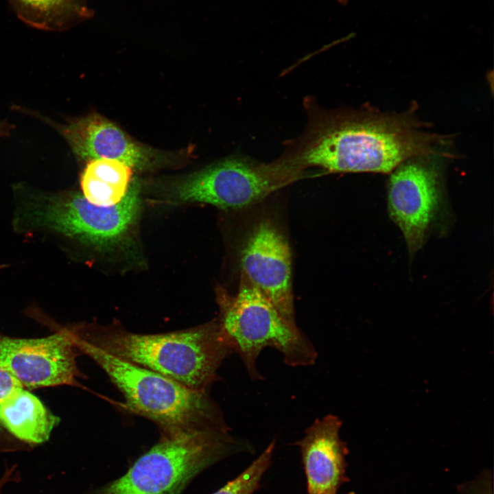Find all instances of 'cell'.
I'll use <instances>...</instances> for the list:
<instances>
[{
	"mask_svg": "<svg viewBox=\"0 0 494 494\" xmlns=\"http://www.w3.org/2000/svg\"><path fill=\"white\" fill-rule=\"evenodd\" d=\"M438 137L418 130L410 117L369 112L332 115L289 161L301 169L391 173L405 161L435 156Z\"/></svg>",
	"mask_w": 494,
	"mask_h": 494,
	"instance_id": "cell-1",
	"label": "cell"
},
{
	"mask_svg": "<svg viewBox=\"0 0 494 494\" xmlns=\"http://www.w3.org/2000/svg\"><path fill=\"white\" fill-rule=\"evenodd\" d=\"M80 339L116 357L207 390L222 362L233 353L218 320L185 330L144 334L121 328L71 327Z\"/></svg>",
	"mask_w": 494,
	"mask_h": 494,
	"instance_id": "cell-2",
	"label": "cell"
},
{
	"mask_svg": "<svg viewBox=\"0 0 494 494\" xmlns=\"http://www.w3.org/2000/svg\"><path fill=\"white\" fill-rule=\"evenodd\" d=\"M78 351L105 372L132 412L156 423L162 434L198 428L230 430L207 390H197L156 372L116 357L78 338L69 328Z\"/></svg>",
	"mask_w": 494,
	"mask_h": 494,
	"instance_id": "cell-3",
	"label": "cell"
},
{
	"mask_svg": "<svg viewBox=\"0 0 494 494\" xmlns=\"http://www.w3.org/2000/svg\"><path fill=\"white\" fill-rule=\"evenodd\" d=\"M217 320L222 336L242 360L254 380L262 379L256 362L261 351L272 347L291 366L313 364L317 351L298 328L287 321L274 305L242 272L235 296L220 291Z\"/></svg>",
	"mask_w": 494,
	"mask_h": 494,
	"instance_id": "cell-4",
	"label": "cell"
},
{
	"mask_svg": "<svg viewBox=\"0 0 494 494\" xmlns=\"http://www.w3.org/2000/svg\"><path fill=\"white\" fill-rule=\"evenodd\" d=\"M230 430L198 428L162 434L120 478L99 494H178L197 473L216 461L247 450Z\"/></svg>",
	"mask_w": 494,
	"mask_h": 494,
	"instance_id": "cell-5",
	"label": "cell"
},
{
	"mask_svg": "<svg viewBox=\"0 0 494 494\" xmlns=\"http://www.w3.org/2000/svg\"><path fill=\"white\" fill-rule=\"evenodd\" d=\"M301 176V171L285 161L266 165L233 157L186 178L176 187V198L180 202L239 209L257 203Z\"/></svg>",
	"mask_w": 494,
	"mask_h": 494,
	"instance_id": "cell-6",
	"label": "cell"
},
{
	"mask_svg": "<svg viewBox=\"0 0 494 494\" xmlns=\"http://www.w3.org/2000/svg\"><path fill=\"white\" fill-rule=\"evenodd\" d=\"M140 207L139 186L131 184L119 203L98 206L75 193L44 196L31 202L35 223L99 246L119 241L134 223Z\"/></svg>",
	"mask_w": 494,
	"mask_h": 494,
	"instance_id": "cell-7",
	"label": "cell"
},
{
	"mask_svg": "<svg viewBox=\"0 0 494 494\" xmlns=\"http://www.w3.org/2000/svg\"><path fill=\"white\" fill-rule=\"evenodd\" d=\"M432 158H409L390 173L389 213L402 231L410 253L423 246L439 203L440 175Z\"/></svg>",
	"mask_w": 494,
	"mask_h": 494,
	"instance_id": "cell-8",
	"label": "cell"
},
{
	"mask_svg": "<svg viewBox=\"0 0 494 494\" xmlns=\"http://www.w3.org/2000/svg\"><path fill=\"white\" fill-rule=\"evenodd\" d=\"M76 351L66 327L41 338L0 335V365L27 389L78 386Z\"/></svg>",
	"mask_w": 494,
	"mask_h": 494,
	"instance_id": "cell-9",
	"label": "cell"
},
{
	"mask_svg": "<svg viewBox=\"0 0 494 494\" xmlns=\"http://www.w3.org/2000/svg\"><path fill=\"white\" fill-rule=\"evenodd\" d=\"M242 272L289 322L296 325L288 241L270 220L257 223L241 250Z\"/></svg>",
	"mask_w": 494,
	"mask_h": 494,
	"instance_id": "cell-10",
	"label": "cell"
},
{
	"mask_svg": "<svg viewBox=\"0 0 494 494\" xmlns=\"http://www.w3.org/2000/svg\"><path fill=\"white\" fill-rule=\"evenodd\" d=\"M42 401L0 365V450L47 441L58 423Z\"/></svg>",
	"mask_w": 494,
	"mask_h": 494,
	"instance_id": "cell-11",
	"label": "cell"
},
{
	"mask_svg": "<svg viewBox=\"0 0 494 494\" xmlns=\"http://www.w3.org/2000/svg\"><path fill=\"white\" fill-rule=\"evenodd\" d=\"M48 124L65 139L73 154L88 161L108 158L121 161L132 168L148 166L153 154L149 149L132 140L113 122L96 113L68 120L65 124Z\"/></svg>",
	"mask_w": 494,
	"mask_h": 494,
	"instance_id": "cell-12",
	"label": "cell"
},
{
	"mask_svg": "<svg viewBox=\"0 0 494 494\" xmlns=\"http://www.w3.org/2000/svg\"><path fill=\"white\" fill-rule=\"evenodd\" d=\"M342 422L333 414L316 419L296 445L307 479V494H337L346 481L348 449L340 437Z\"/></svg>",
	"mask_w": 494,
	"mask_h": 494,
	"instance_id": "cell-13",
	"label": "cell"
},
{
	"mask_svg": "<svg viewBox=\"0 0 494 494\" xmlns=\"http://www.w3.org/2000/svg\"><path fill=\"white\" fill-rule=\"evenodd\" d=\"M23 23L38 29L62 32L92 15L86 0H8Z\"/></svg>",
	"mask_w": 494,
	"mask_h": 494,
	"instance_id": "cell-14",
	"label": "cell"
},
{
	"mask_svg": "<svg viewBox=\"0 0 494 494\" xmlns=\"http://www.w3.org/2000/svg\"><path fill=\"white\" fill-rule=\"evenodd\" d=\"M83 196L91 203L108 207L121 201L132 184V167L113 159L89 161L80 180Z\"/></svg>",
	"mask_w": 494,
	"mask_h": 494,
	"instance_id": "cell-15",
	"label": "cell"
},
{
	"mask_svg": "<svg viewBox=\"0 0 494 494\" xmlns=\"http://www.w3.org/2000/svg\"><path fill=\"white\" fill-rule=\"evenodd\" d=\"M274 449L273 440L242 473L213 494H252L271 464Z\"/></svg>",
	"mask_w": 494,
	"mask_h": 494,
	"instance_id": "cell-16",
	"label": "cell"
},
{
	"mask_svg": "<svg viewBox=\"0 0 494 494\" xmlns=\"http://www.w3.org/2000/svg\"><path fill=\"white\" fill-rule=\"evenodd\" d=\"M462 494H493L492 474L489 471L482 473L474 480L460 487Z\"/></svg>",
	"mask_w": 494,
	"mask_h": 494,
	"instance_id": "cell-17",
	"label": "cell"
},
{
	"mask_svg": "<svg viewBox=\"0 0 494 494\" xmlns=\"http://www.w3.org/2000/svg\"><path fill=\"white\" fill-rule=\"evenodd\" d=\"M16 467L10 468L6 467L4 473L0 477V494H2L3 486L9 482L16 480L17 472H16Z\"/></svg>",
	"mask_w": 494,
	"mask_h": 494,
	"instance_id": "cell-18",
	"label": "cell"
},
{
	"mask_svg": "<svg viewBox=\"0 0 494 494\" xmlns=\"http://www.w3.org/2000/svg\"><path fill=\"white\" fill-rule=\"evenodd\" d=\"M14 126L7 121H0V137L9 136Z\"/></svg>",
	"mask_w": 494,
	"mask_h": 494,
	"instance_id": "cell-19",
	"label": "cell"
},
{
	"mask_svg": "<svg viewBox=\"0 0 494 494\" xmlns=\"http://www.w3.org/2000/svg\"><path fill=\"white\" fill-rule=\"evenodd\" d=\"M342 4H346L349 0H338Z\"/></svg>",
	"mask_w": 494,
	"mask_h": 494,
	"instance_id": "cell-20",
	"label": "cell"
}]
</instances>
